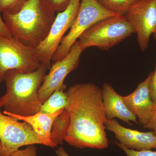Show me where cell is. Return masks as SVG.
<instances>
[{
  "mask_svg": "<svg viewBox=\"0 0 156 156\" xmlns=\"http://www.w3.org/2000/svg\"><path fill=\"white\" fill-rule=\"evenodd\" d=\"M106 129L114 134L117 142L136 151L156 150V136L152 131L143 132L123 127L115 119L105 123Z\"/></svg>",
  "mask_w": 156,
  "mask_h": 156,
  "instance_id": "cell-11",
  "label": "cell"
},
{
  "mask_svg": "<svg viewBox=\"0 0 156 156\" xmlns=\"http://www.w3.org/2000/svg\"><path fill=\"white\" fill-rule=\"evenodd\" d=\"M149 88L151 97L156 105V63L154 71L151 72Z\"/></svg>",
  "mask_w": 156,
  "mask_h": 156,
  "instance_id": "cell-22",
  "label": "cell"
},
{
  "mask_svg": "<svg viewBox=\"0 0 156 156\" xmlns=\"http://www.w3.org/2000/svg\"><path fill=\"white\" fill-rule=\"evenodd\" d=\"M66 93L68 103L65 109L70 122L65 141L77 148L106 149L109 145L105 131L107 119L102 89L92 83H78Z\"/></svg>",
  "mask_w": 156,
  "mask_h": 156,
  "instance_id": "cell-1",
  "label": "cell"
},
{
  "mask_svg": "<svg viewBox=\"0 0 156 156\" xmlns=\"http://www.w3.org/2000/svg\"><path fill=\"white\" fill-rule=\"evenodd\" d=\"M105 9L126 16L131 7L139 0H97Z\"/></svg>",
  "mask_w": 156,
  "mask_h": 156,
  "instance_id": "cell-17",
  "label": "cell"
},
{
  "mask_svg": "<svg viewBox=\"0 0 156 156\" xmlns=\"http://www.w3.org/2000/svg\"><path fill=\"white\" fill-rule=\"evenodd\" d=\"M28 0H0V12L14 14L20 10Z\"/></svg>",
  "mask_w": 156,
  "mask_h": 156,
  "instance_id": "cell-18",
  "label": "cell"
},
{
  "mask_svg": "<svg viewBox=\"0 0 156 156\" xmlns=\"http://www.w3.org/2000/svg\"><path fill=\"white\" fill-rule=\"evenodd\" d=\"M134 33V27L126 16L118 15L96 23L77 41L83 51L92 47L108 50Z\"/></svg>",
  "mask_w": 156,
  "mask_h": 156,
  "instance_id": "cell-4",
  "label": "cell"
},
{
  "mask_svg": "<svg viewBox=\"0 0 156 156\" xmlns=\"http://www.w3.org/2000/svg\"><path fill=\"white\" fill-rule=\"evenodd\" d=\"M49 8L56 12H61L65 10L72 0H42Z\"/></svg>",
  "mask_w": 156,
  "mask_h": 156,
  "instance_id": "cell-19",
  "label": "cell"
},
{
  "mask_svg": "<svg viewBox=\"0 0 156 156\" xmlns=\"http://www.w3.org/2000/svg\"><path fill=\"white\" fill-rule=\"evenodd\" d=\"M56 13L42 0H28L17 13H3L2 18L12 37L35 49L48 36Z\"/></svg>",
  "mask_w": 156,
  "mask_h": 156,
  "instance_id": "cell-3",
  "label": "cell"
},
{
  "mask_svg": "<svg viewBox=\"0 0 156 156\" xmlns=\"http://www.w3.org/2000/svg\"><path fill=\"white\" fill-rule=\"evenodd\" d=\"M151 76V72L138 85L134 92L127 96H122L126 106L136 116L139 124L143 126L150 120L156 105L152 99L150 92Z\"/></svg>",
  "mask_w": 156,
  "mask_h": 156,
  "instance_id": "cell-12",
  "label": "cell"
},
{
  "mask_svg": "<svg viewBox=\"0 0 156 156\" xmlns=\"http://www.w3.org/2000/svg\"><path fill=\"white\" fill-rule=\"evenodd\" d=\"M118 15H120L105 9L97 0H81L76 17L69 32L63 37L53 54L52 62H55L67 56L80 37L92 25L102 20Z\"/></svg>",
  "mask_w": 156,
  "mask_h": 156,
  "instance_id": "cell-5",
  "label": "cell"
},
{
  "mask_svg": "<svg viewBox=\"0 0 156 156\" xmlns=\"http://www.w3.org/2000/svg\"><path fill=\"white\" fill-rule=\"evenodd\" d=\"M81 0H72L64 11L58 12L46 39L35 49L39 61L47 69L51 67L52 58L65 34L70 29L80 9Z\"/></svg>",
  "mask_w": 156,
  "mask_h": 156,
  "instance_id": "cell-8",
  "label": "cell"
},
{
  "mask_svg": "<svg viewBox=\"0 0 156 156\" xmlns=\"http://www.w3.org/2000/svg\"><path fill=\"white\" fill-rule=\"evenodd\" d=\"M44 65L31 72L23 73L11 70L5 75V94L0 97L4 114L21 116L33 115L39 112L42 104L38 91L46 74Z\"/></svg>",
  "mask_w": 156,
  "mask_h": 156,
  "instance_id": "cell-2",
  "label": "cell"
},
{
  "mask_svg": "<svg viewBox=\"0 0 156 156\" xmlns=\"http://www.w3.org/2000/svg\"><path fill=\"white\" fill-rule=\"evenodd\" d=\"M55 152L57 156H70L62 147H58Z\"/></svg>",
  "mask_w": 156,
  "mask_h": 156,
  "instance_id": "cell-25",
  "label": "cell"
},
{
  "mask_svg": "<svg viewBox=\"0 0 156 156\" xmlns=\"http://www.w3.org/2000/svg\"><path fill=\"white\" fill-rule=\"evenodd\" d=\"M143 127L146 129L151 130L154 134L156 136V105L153 114L150 120L148 122L147 124Z\"/></svg>",
  "mask_w": 156,
  "mask_h": 156,
  "instance_id": "cell-23",
  "label": "cell"
},
{
  "mask_svg": "<svg viewBox=\"0 0 156 156\" xmlns=\"http://www.w3.org/2000/svg\"><path fill=\"white\" fill-rule=\"evenodd\" d=\"M116 144L125 153V156H156V151L144 150L136 151L129 149L121 145L118 142H115Z\"/></svg>",
  "mask_w": 156,
  "mask_h": 156,
  "instance_id": "cell-20",
  "label": "cell"
},
{
  "mask_svg": "<svg viewBox=\"0 0 156 156\" xmlns=\"http://www.w3.org/2000/svg\"><path fill=\"white\" fill-rule=\"evenodd\" d=\"M0 35L8 37H12L11 32L6 26L5 23L4 22L1 14H0Z\"/></svg>",
  "mask_w": 156,
  "mask_h": 156,
  "instance_id": "cell-24",
  "label": "cell"
},
{
  "mask_svg": "<svg viewBox=\"0 0 156 156\" xmlns=\"http://www.w3.org/2000/svg\"><path fill=\"white\" fill-rule=\"evenodd\" d=\"M102 101L106 114L107 119H119L132 126L131 122L139 124L137 118L126 106L122 96L119 95L110 84H103L102 88Z\"/></svg>",
  "mask_w": 156,
  "mask_h": 156,
  "instance_id": "cell-13",
  "label": "cell"
},
{
  "mask_svg": "<svg viewBox=\"0 0 156 156\" xmlns=\"http://www.w3.org/2000/svg\"><path fill=\"white\" fill-rule=\"evenodd\" d=\"M10 156H39L37 154V149L34 144L27 146L24 149L18 150Z\"/></svg>",
  "mask_w": 156,
  "mask_h": 156,
  "instance_id": "cell-21",
  "label": "cell"
},
{
  "mask_svg": "<svg viewBox=\"0 0 156 156\" xmlns=\"http://www.w3.org/2000/svg\"><path fill=\"white\" fill-rule=\"evenodd\" d=\"M126 16L137 34L140 50L144 52L148 48L151 35L156 29V0H139Z\"/></svg>",
  "mask_w": 156,
  "mask_h": 156,
  "instance_id": "cell-10",
  "label": "cell"
},
{
  "mask_svg": "<svg viewBox=\"0 0 156 156\" xmlns=\"http://www.w3.org/2000/svg\"><path fill=\"white\" fill-rule=\"evenodd\" d=\"M63 110H61L52 114H44L39 112L28 116H21L9 113L4 114L28 123L43 142L44 145L54 148L56 147L51 140V128L54 120Z\"/></svg>",
  "mask_w": 156,
  "mask_h": 156,
  "instance_id": "cell-14",
  "label": "cell"
},
{
  "mask_svg": "<svg viewBox=\"0 0 156 156\" xmlns=\"http://www.w3.org/2000/svg\"><path fill=\"white\" fill-rule=\"evenodd\" d=\"M41 65L35 49L23 44L13 37L0 35V83L9 70L30 73Z\"/></svg>",
  "mask_w": 156,
  "mask_h": 156,
  "instance_id": "cell-6",
  "label": "cell"
},
{
  "mask_svg": "<svg viewBox=\"0 0 156 156\" xmlns=\"http://www.w3.org/2000/svg\"><path fill=\"white\" fill-rule=\"evenodd\" d=\"M78 41L72 46L69 53L64 58L53 62L48 74L45 76L38 91L39 99L42 104L49 98L54 91H65L64 83L66 77L74 70L80 64V58L83 52Z\"/></svg>",
  "mask_w": 156,
  "mask_h": 156,
  "instance_id": "cell-9",
  "label": "cell"
},
{
  "mask_svg": "<svg viewBox=\"0 0 156 156\" xmlns=\"http://www.w3.org/2000/svg\"><path fill=\"white\" fill-rule=\"evenodd\" d=\"M153 36H154V37L155 39L156 40V30H155L154 32V33L153 34Z\"/></svg>",
  "mask_w": 156,
  "mask_h": 156,
  "instance_id": "cell-26",
  "label": "cell"
},
{
  "mask_svg": "<svg viewBox=\"0 0 156 156\" xmlns=\"http://www.w3.org/2000/svg\"><path fill=\"white\" fill-rule=\"evenodd\" d=\"M70 117L65 109L53 122L51 131V140L55 146L63 144L70 125Z\"/></svg>",
  "mask_w": 156,
  "mask_h": 156,
  "instance_id": "cell-15",
  "label": "cell"
},
{
  "mask_svg": "<svg viewBox=\"0 0 156 156\" xmlns=\"http://www.w3.org/2000/svg\"><path fill=\"white\" fill-rule=\"evenodd\" d=\"M2 107L0 99V156H10L24 146L44 145L29 124L2 113Z\"/></svg>",
  "mask_w": 156,
  "mask_h": 156,
  "instance_id": "cell-7",
  "label": "cell"
},
{
  "mask_svg": "<svg viewBox=\"0 0 156 156\" xmlns=\"http://www.w3.org/2000/svg\"><path fill=\"white\" fill-rule=\"evenodd\" d=\"M68 103V98L66 92L62 90L54 91L42 104L40 112L52 114L65 109Z\"/></svg>",
  "mask_w": 156,
  "mask_h": 156,
  "instance_id": "cell-16",
  "label": "cell"
},
{
  "mask_svg": "<svg viewBox=\"0 0 156 156\" xmlns=\"http://www.w3.org/2000/svg\"><path fill=\"white\" fill-rule=\"evenodd\" d=\"M1 148H2V146H1V143H0V150L1 149Z\"/></svg>",
  "mask_w": 156,
  "mask_h": 156,
  "instance_id": "cell-27",
  "label": "cell"
}]
</instances>
